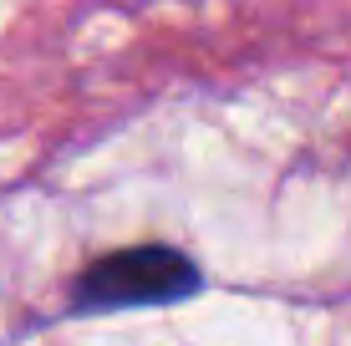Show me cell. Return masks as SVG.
Masks as SVG:
<instances>
[{
  "label": "cell",
  "mask_w": 351,
  "mask_h": 346,
  "mask_svg": "<svg viewBox=\"0 0 351 346\" xmlns=\"http://www.w3.org/2000/svg\"><path fill=\"white\" fill-rule=\"evenodd\" d=\"M199 291V265L178 255L173 245H132L117 255L92 260L77 275V301L92 311H117V306H158L184 301Z\"/></svg>",
  "instance_id": "1"
}]
</instances>
